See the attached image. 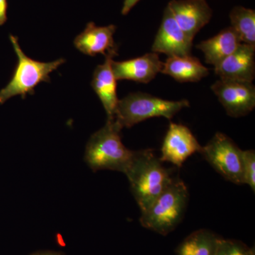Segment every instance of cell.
<instances>
[{"label": "cell", "instance_id": "6da1fadb", "mask_svg": "<svg viewBox=\"0 0 255 255\" xmlns=\"http://www.w3.org/2000/svg\"><path fill=\"white\" fill-rule=\"evenodd\" d=\"M151 149L135 151L127 175L132 195L140 211H145L173 179L172 171L164 167Z\"/></svg>", "mask_w": 255, "mask_h": 255}, {"label": "cell", "instance_id": "7a4b0ae2", "mask_svg": "<svg viewBox=\"0 0 255 255\" xmlns=\"http://www.w3.org/2000/svg\"><path fill=\"white\" fill-rule=\"evenodd\" d=\"M122 130L115 119L107 120L105 127L89 139L85 160L92 171L109 169L125 173L135 151L129 150L124 145Z\"/></svg>", "mask_w": 255, "mask_h": 255}, {"label": "cell", "instance_id": "3957f363", "mask_svg": "<svg viewBox=\"0 0 255 255\" xmlns=\"http://www.w3.org/2000/svg\"><path fill=\"white\" fill-rule=\"evenodd\" d=\"M189 201L185 183L174 177L170 184L145 211H142L140 223L142 227L167 236L182 221Z\"/></svg>", "mask_w": 255, "mask_h": 255}, {"label": "cell", "instance_id": "277c9868", "mask_svg": "<svg viewBox=\"0 0 255 255\" xmlns=\"http://www.w3.org/2000/svg\"><path fill=\"white\" fill-rule=\"evenodd\" d=\"M9 39L18 60L9 83L0 90V105L16 96L24 99L27 95H34L35 88L41 82H50V74L65 61L63 58L48 63L32 59L23 53L17 37L9 35Z\"/></svg>", "mask_w": 255, "mask_h": 255}, {"label": "cell", "instance_id": "5b68a950", "mask_svg": "<svg viewBox=\"0 0 255 255\" xmlns=\"http://www.w3.org/2000/svg\"><path fill=\"white\" fill-rule=\"evenodd\" d=\"M189 101H168L158 97L135 92L119 100L114 119L123 128H131L152 117L172 119L182 109L189 107Z\"/></svg>", "mask_w": 255, "mask_h": 255}, {"label": "cell", "instance_id": "8992f818", "mask_svg": "<svg viewBox=\"0 0 255 255\" xmlns=\"http://www.w3.org/2000/svg\"><path fill=\"white\" fill-rule=\"evenodd\" d=\"M243 151L227 135L217 132L203 147L201 154L225 179L243 184Z\"/></svg>", "mask_w": 255, "mask_h": 255}, {"label": "cell", "instance_id": "52a82bcc", "mask_svg": "<svg viewBox=\"0 0 255 255\" xmlns=\"http://www.w3.org/2000/svg\"><path fill=\"white\" fill-rule=\"evenodd\" d=\"M211 90L230 117H244L255 109V87L253 82L220 79L211 86Z\"/></svg>", "mask_w": 255, "mask_h": 255}, {"label": "cell", "instance_id": "ba28073f", "mask_svg": "<svg viewBox=\"0 0 255 255\" xmlns=\"http://www.w3.org/2000/svg\"><path fill=\"white\" fill-rule=\"evenodd\" d=\"M202 148L189 128L171 123L164 137L159 159L162 162H170L180 167L193 154L201 153Z\"/></svg>", "mask_w": 255, "mask_h": 255}, {"label": "cell", "instance_id": "9c48e42d", "mask_svg": "<svg viewBox=\"0 0 255 255\" xmlns=\"http://www.w3.org/2000/svg\"><path fill=\"white\" fill-rule=\"evenodd\" d=\"M192 46L193 40L179 27L167 6L152 44V51L164 53L168 57L186 56L191 55Z\"/></svg>", "mask_w": 255, "mask_h": 255}, {"label": "cell", "instance_id": "30bf717a", "mask_svg": "<svg viewBox=\"0 0 255 255\" xmlns=\"http://www.w3.org/2000/svg\"><path fill=\"white\" fill-rule=\"evenodd\" d=\"M167 6L179 27L191 40L213 16V10L206 0H171Z\"/></svg>", "mask_w": 255, "mask_h": 255}, {"label": "cell", "instance_id": "8fae6325", "mask_svg": "<svg viewBox=\"0 0 255 255\" xmlns=\"http://www.w3.org/2000/svg\"><path fill=\"white\" fill-rule=\"evenodd\" d=\"M215 73L221 80L253 82L255 78V46L241 43L232 54L227 57Z\"/></svg>", "mask_w": 255, "mask_h": 255}, {"label": "cell", "instance_id": "7c38bea8", "mask_svg": "<svg viewBox=\"0 0 255 255\" xmlns=\"http://www.w3.org/2000/svg\"><path fill=\"white\" fill-rule=\"evenodd\" d=\"M116 30L117 26L114 25L97 26L94 22L88 23L85 30L75 38L74 45L79 51L89 56L117 55L118 49L114 39Z\"/></svg>", "mask_w": 255, "mask_h": 255}, {"label": "cell", "instance_id": "4fadbf2b", "mask_svg": "<svg viewBox=\"0 0 255 255\" xmlns=\"http://www.w3.org/2000/svg\"><path fill=\"white\" fill-rule=\"evenodd\" d=\"M112 70L117 80H131L147 84L161 73L163 63L157 53H149L139 58L112 61Z\"/></svg>", "mask_w": 255, "mask_h": 255}, {"label": "cell", "instance_id": "5bb4252c", "mask_svg": "<svg viewBox=\"0 0 255 255\" xmlns=\"http://www.w3.org/2000/svg\"><path fill=\"white\" fill-rule=\"evenodd\" d=\"M116 54L105 56V63L99 65L94 71L92 87L98 96L107 115V120H114L118 105L117 80L112 70V61Z\"/></svg>", "mask_w": 255, "mask_h": 255}, {"label": "cell", "instance_id": "9a60e30c", "mask_svg": "<svg viewBox=\"0 0 255 255\" xmlns=\"http://www.w3.org/2000/svg\"><path fill=\"white\" fill-rule=\"evenodd\" d=\"M241 43L237 33L230 26L220 31L212 38L201 41L196 46V48L204 53L206 63L216 68L227 57L232 54Z\"/></svg>", "mask_w": 255, "mask_h": 255}, {"label": "cell", "instance_id": "2e32d148", "mask_svg": "<svg viewBox=\"0 0 255 255\" xmlns=\"http://www.w3.org/2000/svg\"><path fill=\"white\" fill-rule=\"evenodd\" d=\"M161 73L169 75L179 82H196L209 75V69L191 55L168 57Z\"/></svg>", "mask_w": 255, "mask_h": 255}, {"label": "cell", "instance_id": "e0dca14e", "mask_svg": "<svg viewBox=\"0 0 255 255\" xmlns=\"http://www.w3.org/2000/svg\"><path fill=\"white\" fill-rule=\"evenodd\" d=\"M221 237L207 229L194 231L176 248L177 255H215Z\"/></svg>", "mask_w": 255, "mask_h": 255}, {"label": "cell", "instance_id": "ac0fdd59", "mask_svg": "<svg viewBox=\"0 0 255 255\" xmlns=\"http://www.w3.org/2000/svg\"><path fill=\"white\" fill-rule=\"evenodd\" d=\"M231 27L242 43L255 46V11L244 6H235L229 15Z\"/></svg>", "mask_w": 255, "mask_h": 255}, {"label": "cell", "instance_id": "d6986e66", "mask_svg": "<svg viewBox=\"0 0 255 255\" xmlns=\"http://www.w3.org/2000/svg\"><path fill=\"white\" fill-rule=\"evenodd\" d=\"M215 255H255V251L241 241L221 238Z\"/></svg>", "mask_w": 255, "mask_h": 255}, {"label": "cell", "instance_id": "ffe728a7", "mask_svg": "<svg viewBox=\"0 0 255 255\" xmlns=\"http://www.w3.org/2000/svg\"><path fill=\"white\" fill-rule=\"evenodd\" d=\"M243 184H248L252 190L255 191V150L243 151Z\"/></svg>", "mask_w": 255, "mask_h": 255}, {"label": "cell", "instance_id": "44dd1931", "mask_svg": "<svg viewBox=\"0 0 255 255\" xmlns=\"http://www.w3.org/2000/svg\"><path fill=\"white\" fill-rule=\"evenodd\" d=\"M8 0H0V26L7 21Z\"/></svg>", "mask_w": 255, "mask_h": 255}, {"label": "cell", "instance_id": "7402d4cb", "mask_svg": "<svg viewBox=\"0 0 255 255\" xmlns=\"http://www.w3.org/2000/svg\"><path fill=\"white\" fill-rule=\"evenodd\" d=\"M140 0H124L123 7L122 9V15H127L130 12V10L136 5Z\"/></svg>", "mask_w": 255, "mask_h": 255}, {"label": "cell", "instance_id": "603a6c76", "mask_svg": "<svg viewBox=\"0 0 255 255\" xmlns=\"http://www.w3.org/2000/svg\"><path fill=\"white\" fill-rule=\"evenodd\" d=\"M31 255H65L63 253L60 252L53 251H38L36 253H33Z\"/></svg>", "mask_w": 255, "mask_h": 255}]
</instances>
